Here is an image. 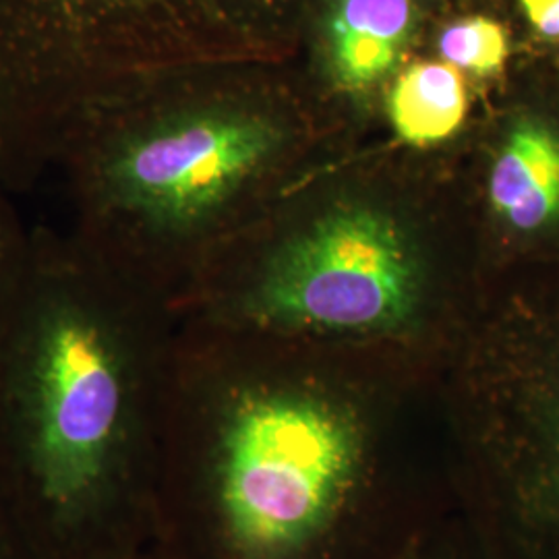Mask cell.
<instances>
[{"label":"cell","instance_id":"6da1fadb","mask_svg":"<svg viewBox=\"0 0 559 559\" xmlns=\"http://www.w3.org/2000/svg\"><path fill=\"white\" fill-rule=\"evenodd\" d=\"M195 328L173 344L145 559H400L459 510L448 408L408 419Z\"/></svg>","mask_w":559,"mask_h":559},{"label":"cell","instance_id":"7a4b0ae2","mask_svg":"<svg viewBox=\"0 0 559 559\" xmlns=\"http://www.w3.org/2000/svg\"><path fill=\"white\" fill-rule=\"evenodd\" d=\"M175 305L32 228L0 293V526L23 559H145Z\"/></svg>","mask_w":559,"mask_h":559},{"label":"cell","instance_id":"3957f363","mask_svg":"<svg viewBox=\"0 0 559 559\" xmlns=\"http://www.w3.org/2000/svg\"><path fill=\"white\" fill-rule=\"evenodd\" d=\"M245 92L173 81L168 64L90 102L55 162L71 201L69 233L168 299L170 267L237 216L286 143L282 120Z\"/></svg>","mask_w":559,"mask_h":559},{"label":"cell","instance_id":"277c9868","mask_svg":"<svg viewBox=\"0 0 559 559\" xmlns=\"http://www.w3.org/2000/svg\"><path fill=\"white\" fill-rule=\"evenodd\" d=\"M218 27L201 0H0V185L29 191L90 102Z\"/></svg>","mask_w":559,"mask_h":559},{"label":"cell","instance_id":"5b68a950","mask_svg":"<svg viewBox=\"0 0 559 559\" xmlns=\"http://www.w3.org/2000/svg\"><path fill=\"white\" fill-rule=\"evenodd\" d=\"M448 406L459 514L483 559H559V309L524 311Z\"/></svg>","mask_w":559,"mask_h":559},{"label":"cell","instance_id":"8992f818","mask_svg":"<svg viewBox=\"0 0 559 559\" xmlns=\"http://www.w3.org/2000/svg\"><path fill=\"white\" fill-rule=\"evenodd\" d=\"M195 307L201 321L276 338L385 344L425 330L427 288L399 222L350 203L212 278Z\"/></svg>","mask_w":559,"mask_h":559},{"label":"cell","instance_id":"52a82bcc","mask_svg":"<svg viewBox=\"0 0 559 559\" xmlns=\"http://www.w3.org/2000/svg\"><path fill=\"white\" fill-rule=\"evenodd\" d=\"M489 203L519 233L559 222V131L554 124L524 117L508 129L489 170Z\"/></svg>","mask_w":559,"mask_h":559},{"label":"cell","instance_id":"ba28073f","mask_svg":"<svg viewBox=\"0 0 559 559\" xmlns=\"http://www.w3.org/2000/svg\"><path fill=\"white\" fill-rule=\"evenodd\" d=\"M415 25V0H336L328 55L340 90L360 94L376 87L396 67Z\"/></svg>","mask_w":559,"mask_h":559},{"label":"cell","instance_id":"9c48e42d","mask_svg":"<svg viewBox=\"0 0 559 559\" xmlns=\"http://www.w3.org/2000/svg\"><path fill=\"white\" fill-rule=\"evenodd\" d=\"M468 115L466 85L448 62L420 60L406 67L388 98V117L400 140L417 147L456 135Z\"/></svg>","mask_w":559,"mask_h":559},{"label":"cell","instance_id":"30bf717a","mask_svg":"<svg viewBox=\"0 0 559 559\" xmlns=\"http://www.w3.org/2000/svg\"><path fill=\"white\" fill-rule=\"evenodd\" d=\"M443 62L473 75H498L510 59V38L506 27L489 17L454 21L441 32Z\"/></svg>","mask_w":559,"mask_h":559},{"label":"cell","instance_id":"8fae6325","mask_svg":"<svg viewBox=\"0 0 559 559\" xmlns=\"http://www.w3.org/2000/svg\"><path fill=\"white\" fill-rule=\"evenodd\" d=\"M400 559H483L456 512L433 524Z\"/></svg>","mask_w":559,"mask_h":559},{"label":"cell","instance_id":"7c38bea8","mask_svg":"<svg viewBox=\"0 0 559 559\" xmlns=\"http://www.w3.org/2000/svg\"><path fill=\"white\" fill-rule=\"evenodd\" d=\"M29 233L15 212L11 193L0 185V293L15 276L21 260L25 255Z\"/></svg>","mask_w":559,"mask_h":559},{"label":"cell","instance_id":"4fadbf2b","mask_svg":"<svg viewBox=\"0 0 559 559\" xmlns=\"http://www.w3.org/2000/svg\"><path fill=\"white\" fill-rule=\"evenodd\" d=\"M528 23L543 38L559 40V0H519Z\"/></svg>","mask_w":559,"mask_h":559},{"label":"cell","instance_id":"5bb4252c","mask_svg":"<svg viewBox=\"0 0 559 559\" xmlns=\"http://www.w3.org/2000/svg\"><path fill=\"white\" fill-rule=\"evenodd\" d=\"M0 559H23L17 547L11 543L9 535L0 526Z\"/></svg>","mask_w":559,"mask_h":559}]
</instances>
